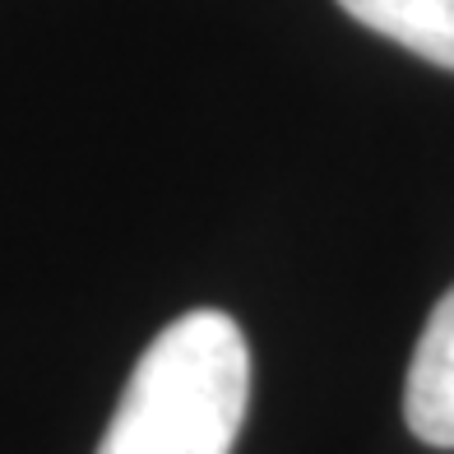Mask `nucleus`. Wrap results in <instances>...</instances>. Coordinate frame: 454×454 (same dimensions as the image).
I'll return each instance as SVG.
<instances>
[{"mask_svg":"<svg viewBox=\"0 0 454 454\" xmlns=\"http://www.w3.org/2000/svg\"><path fill=\"white\" fill-rule=\"evenodd\" d=\"M251 403V348L227 311L172 320L135 362L98 454H232Z\"/></svg>","mask_w":454,"mask_h":454,"instance_id":"1","label":"nucleus"},{"mask_svg":"<svg viewBox=\"0 0 454 454\" xmlns=\"http://www.w3.org/2000/svg\"><path fill=\"white\" fill-rule=\"evenodd\" d=\"M403 418L418 441L454 450V287L427 316V329L408 366Z\"/></svg>","mask_w":454,"mask_h":454,"instance_id":"2","label":"nucleus"},{"mask_svg":"<svg viewBox=\"0 0 454 454\" xmlns=\"http://www.w3.org/2000/svg\"><path fill=\"white\" fill-rule=\"evenodd\" d=\"M362 28L454 70V0H339Z\"/></svg>","mask_w":454,"mask_h":454,"instance_id":"3","label":"nucleus"}]
</instances>
